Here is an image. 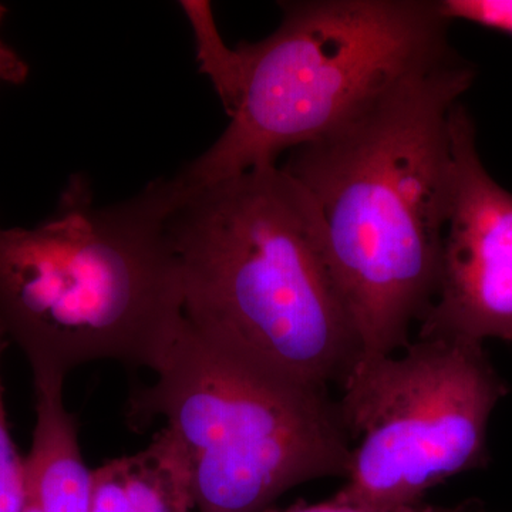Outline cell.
Here are the masks:
<instances>
[{
    "label": "cell",
    "instance_id": "1",
    "mask_svg": "<svg viewBox=\"0 0 512 512\" xmlns=\"http://www.w3.org/2000/svg\"><path fill=\"white\" fill-rule=\"evenodd\" d=\"M474 77L456 53L295 148L284 165L318 207L362 357L406 349L436 296L453 198L451 113Z\"/></svg>",
    "mask_w": 512,
    "mask_h": 512
},
{
    "label": "cell",
    "instance_id": "2",
    "mask_svg": "<svg viewBox=\"0 0 512 512\" xmlns=\"http://www.w3.org/2000/svg\"><path fill=\"white\" fill-rule=\"evenodd\" d=\"M177 175L96 204L76 175L55 214L35 228L0 221V329L33 380H66L87 363L156 372L183 325V289L170 218Z\"/></svg>",
    "mask_w": 512,
    "mask_h": 512
},
{
    "label": "cell",
    "instance_id": "3",
    "mask_svg": "<svg viewBox=\"0 0 512 512\" xmlns=\"http://www.w3.org/2000/svg\"><path fill=\"white\" fill-rule=\"evenodd\" d=\"M170 235L184 319L202 338L322 390L362 359L318 207L284 167L184 187Z\"/></svg>",
    "mask_w": 512,
    "mask_h": 512
},
{
    "label": "cell",
    "instance_id": "4",
    "mask_svg": "<svg viewBox=\"0 0 512 512\" xmlns=\"http://www.w3.org/2000/svg\"><path fill=\"white\" fill-rule=\"evenodd\" d=\"M271 36L229 50L214 87L229 124L180 174L200 188L276 165L325 137L406 77L456 55L431 0L281 3Z\"/></svg>",
    "mask_w": 512,
    "mask_h": 512
},
{
    "label": "cell",
    "instance_id": "5",
    "mask_svg": "<svg viewBox=\"0 0 512 512\" xmlns=\"http://www.w3.org/2000/svg\"><path fill=\"white\" fill-rule=\"evenodd\" d=\"M154 376L130 417L163 419L177 434L195 512H266L291 488L348 476L352 441L328 390L228 352L185 319Z\"/></svg>",
    "mask_w": 512,
    "mask_h": 512
},
{
    "label": "cell",
    "instance_id": "6",
    "mask_svg": "<svg viewBox=\"0 0 512 512\" xmlns=\"http://www.w3.org/2000/svg\"><path fill=\"white\" fill-rule=\"evenodd\" d=\"M340 392L352 460L332 500L390 511L423 504L431 488L487 466L488 424L508 387L484 343L439 338L362 357Z\"/></svg>",
    "mask_w": 512,
    "mask_h": 512
},
{
    "label": "cell",
    "instance_id": "7",
    "mask_svg": "<svg viewBox=\"0 0 512 512\" xmlns=\"http://www.w3.org/2000/svg\"><path fill=\"white\" fill-rule=\"evenodd\" d=\"M454 183L436 296L419 339L512 340V194L485 170L466 107L451 113Z\"/></svg>",
    "mask_w": 512,
    "mask_h": 512
},
{
    "label": "cell",
    "instance_id": "8",
    "mask_svg": "<svg viewBox=\"0 0 512 512\" xmlns=\"http://www.w3.org/2000/svg\"><path fill=\"white\" fill-rule=\"evenodd\" d=\"M63 387L64 380H33L36 423L25 457L26 491L40 512H90L93 470L84 463Z\"/></svg>",
    "mask_w": 512,
    "mask_h": 512
},
{
    "label": "cell",
    "instance_id": "9",
    "mask_svg": "<svg viewBox=\"0 0 512 512\" xmlns=\"http://www.w3.org/2000/svg\"><path fill=\"white\" fill-rule=\"evenodd\" d=\"M90 512H195L187 451L170 427L130 456L92 471Z\"/></svg>",
    "mask_w": 512,
    "mask_h": 512
},
{
    "label": "cell",
    "instance_id": "10",
    "mask_svg": "<svg viewBox=\"0 0 512 512\" xmlns=\"http://www.w3.org/2000/svg\"><path fill=\"white\" fill-rule=\"evenodd\" d=\"M8 346L9 340L0 329V512H25L28 503L25 458L19 456L10 436L3 400L2 357Z\"/></svg>",
    "mask_w": 512,
    "mask_h": 512
},
{
    "label": "cell",
    "instance_id": "11",
    "mask_svg": "<svg viewBox=\"0 0 512 512\" xmlns=\"http://www.w3.org/2000/svg\"><path fill=\"white\" fill-rule=\"evenodd\" d=\"M444 15L512 36V0H440Z\"/></svg>",
    "mask_w": 512,
    "mask_h": 512
},
{
    "label": "cell",
    "instance_id": "12",
    "mask_svg": "<svg viewBox=\"0 0 512 512\" xmlns=\"http://www.w3.org/2000/svg\"><path fill=\"white\" fill-rule=\"evenodd\" d=\"M476 507L471 503L457 505V507H437L431 504H419L414 507L400 508V510L375 511L366 510V508L353 507V505L340 504L338 501L329 500L325 503L313 505H295L286 511H266V512H473Z\"/></svg>",
    "mask_w": 512,
    "mask_h": 512
},
{
    "label": "cell",
    "instance_id": "13",
    "mask_svg": "<svg viewBox=\"0 0 512 512\" xmlns=\"http://www.w3.org/2000/svg\"><path fill=\"white\" fill-rule=\"evenodd\" d=\"M8 9L0 3V25L5 19ZM29 77V66L16 50L0 40V84L19 86Z\"/></svg>",
    "mask_w": 512,
    "mask_h": 512
},
{
    "label": "cell",
    "instance_id": "14",
    "mask_svg": "<svg viewBox=\"0 0 512 512\" xmlns=\"http://www.w3.org/2000/svg\"><path fill=\"white\" fill-rule=\"evenodd\" d=\"M25 512H40L37 510L36 505L32 503V501L28 498V503H26Z\"/></svg>",
    "mask_w": 512,
    "mask_h": 512
},
{
    "label": "cell",
    "instance_id": "15",
    "mask_svg": "<svg viewBox=\"0 0 512 512\" xmlns=\"http://www.w3.org/2000/svg\"><path fill=\"white\" fill-rule=\"evenodd\" d=\"M474 512H480V511H478V508H476V511H474Z\"/></svg>",
    "mask_w": 512,
    "mask_h": 512
}]
</instances>
